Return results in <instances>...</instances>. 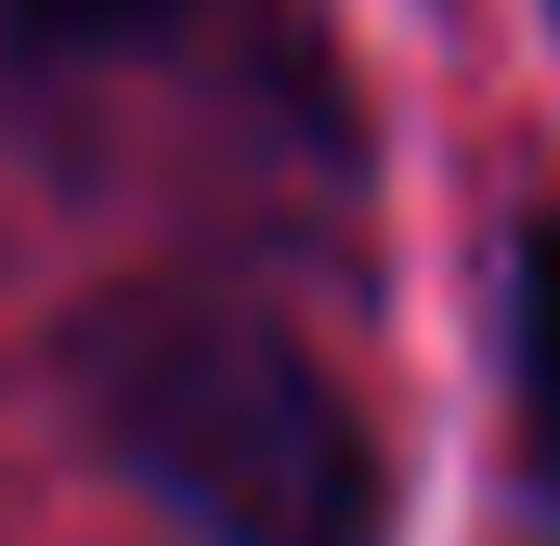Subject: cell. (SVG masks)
Instances as JSON below:
<instances>
[{"label": "cell", "mask_w": 560, "mask_h": 546, "mask_svg": "<svg viewBox=\"0 0 560 546\" xmlns=\"http://www.w3.org/2000/svg\"><path fill=\"white\" fill-rule=\"evenodd\" d=\"M66 378L105 429V455L209 546H365L378 534V455L326 365L235 299L118 286L79 312Z\"/></svg>", "instance_id": "obj_1"}, {"label": "cell", "mask_w": 560, "mask_h": 546, "mask_svg": "<svg viewBox=\"0 0 560 546\" xmlns=\"http://www.w3.org/2000/svg\"><path fill=\"white\" fill-rule=\"evenodd\" d=\"M509 378H522V442L560 495V195L522 222V261H509Z\"/></svg>", "instance_id": "obj_2"}, {"label": "cell", "mask_w": 560, "mask_h": 546, "mask_svg": "<svg viewBox=\"0 0 560 546\" xmlns=\"http://www.w3.org/2000/svg\"><path fill=\"white\" fill-rule=\"evenodd\" d=\"M183 0H0V26L26 39V52H118L143 26H170Z\"/></svg>", "instance_id": "obj_3"}]
</instances>
